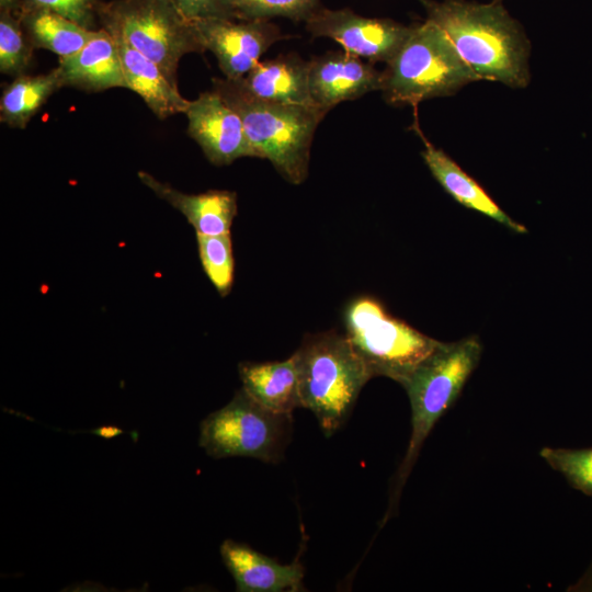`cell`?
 <instances>
[{"instance_id": "cell-21", "label": "cell", "mask_w": 592, "mask_h": 592, "mask_svg": "<svg viewBox=\"0 0 592 592\" xmlns=\"http://www.w3.org/2000/svg\"><path fill=\"white\" fill-rule=\"evenodd\" d=\"M61 87L57 67L44 75L15 77L0 99L1 122L12 128H25L48 98Z\"/></svg>"}, {"instance_id": "cell-16", "label": "cell", "mask_w": 592, "mask_h": 592, "mask_svg": "<svg viewBox=\"0 0 592 592\" xmlns=\"http://www.w3.org/2000/svg\"><path fill=\"white\" fill-rule=\"evenodd\" d=\"M309 61L296 54L259 61L238 79L252 95L271 102L315 106L308 86Z\"/></svg>"}, {"instance_id": "cell-12", "label": "cell", "mask_w": 592, "mask_h": 592, "mask_svg": "<svg viewBox=\"0 0 592 592\" xmlns=\"http://www.w3.org/2000/svg\"><path fill=\"white\" fill-rule=\"evenodd\" d=\"M383 71L346 52H328L309 60L308 86L315 106L326 114L337 104L380 91Z\"/></svg>"}, {"instance_id": "cell-28", "label": "cell", "mask_w": 592, "mask_h": 592, "mask_svg": "<svg viewBox=\"0 0 592 592\" xmlns=\"http://www.w3.org/2000/svg\"><path fill=\"white\" fill-rule=\"evenodd\" d=\"M21 0H0V7L1 9H11L13 10Z\"/></svg>"}, {"instance_id": "cell-3", "label": "cell", "mask_w": 592, "mask_h": 592, "mask_svg": "<svg viewBox=\"0 0 592 592\" xmlns=\"http://www.w3.org/2000/svg\"><path fill=\"white\" fill-rule=\"evenodd\" d=\"M481 352V342L475 335L456 342H440L402 383L410 401L411 435L384 522L392 515L424 441L459 397L479 363Z\"/></svg>"}, {"instance_id": "cell-9", "label": "cell", "mask_w": 592, "mask_h": 592, "mask_svg": "<svg viewBox=\"0 0 592 592\" xmlns=\"http://www.w3.org/2000/svg\"><path fill=\"white\" fill-rule=\"evenodd\" d=\"M314 37H328L361 59L388 64L398 53L411 27L387 19L365 18L350 9L318 8L305 21Z\"/></svg>"}, {"instance_id": "cell-13", "label": "cell", "mask_w": 592, "mask_h": 592, "mask_svg": "<svg viewBox=\"0 0 592 592\" xmlns=\"http://www.w3.org/2000/svg\"><path fill=\"white\" fill-rule=\"evenodd\" d=\"M223 562L238 592H297L303 590L304 567L296 559L281 565L243 543L226 539L220 545Z\"/></svg>"}, {"instance_id": "cell-11", "label": "cell", "mask_w": 592, "mask_h": 592, "mask_svg": "<svg viewBox=\"0 0 592 592\" xmlns=\"http://www.w3.org/2000/svg\"><path fill=\"white\" fill-rule=\"evenodd\" d=\"M185 114L189 135L210 163L226 166L242 157H257L239 115L214 89L190 101Z\"/></svg>"}, {"instance_id": "cell-15", "label": "cell", "mask_w": 592, "mask_h": 592, "mask_svg": "<svg viewBox=\"0 0 592 592\" xmlns=\"http://www.w3.org/2000/svg\"><path fill=\"white\" fill-rule=\"evenodd\" d=\"M139 180L158 197L184 215L196 235L219 236L230 234L237 215V194L228 190H209L186 194L160 182L151 174L139 171Z\"/></svg>"}, {"instance_id": "cell-24", "label": "cell", "mask_w": 592, "mask_h": 592, "mask_svg": "<svg viewBox=\"0 0 592 592\" xmlns=\"http://www.w3.org/2000/svg\"><path fill=\"white\" fill-rule=\"evenodd\" d=\"M542 458L576 489L592 497V447H544Z\"/></svg>"}, {"instance_id": "cell-26", "label": "cell", "mask_w": 592, "mask_h": 592, "mask_svg": "<svg viewBox=\"0 0 592 592\" xmlns=\"http://www.w3.org/2000/svg\"><path fill=\"white\" fill-rule=\"evenodd\" d=\"M18 5L53 11L89 30H93L100 7L96 0H21Z\"/></svg>"}, {"instance_id": "cell-2", "label": "cell", "mask_w": 592, "mask_h": 592, "mask_svg": "<svg viewBox=\"0 0 592 592\" xmlns=\"http://www.w3.org/2000/svg\"><path fill=\"white\" fill-rule=\"evenodd\" d=\"M213 89L239 115L255 156L267 159L287 182L303 183L314 135L326 113L317 106L259 99L239 80L214 78Z\"/></svg>"}, {"instance_id": "cell-1", "label": "cell", "mask_w": 592, "mask_h": 592, "mask_svg": "<svg viewBox=\"0 0 592 592\" xmlns=\"http://www.w3.org/2000/svg\"><path fill=\"white\" fill-rule=\"evenodd\" d=\"M428 20L439 25L481 80L511 88L530 83V43L514 20L496 4L457 1L428 3Z\"/></svg>"}, {"instance_id": "cell-25", "label": "cell", "mask_w": 592, "mask_h": 592, "mask_svg": "<svg viewBox=\"0 0 592 592\" xmlns=\"http://www.w3.org/2000/svg\"><path fill=\"white\" fill-rule=\"evenodd\" d=\"M238 19L270 20L283 16L306 21L318 8V0H235Z\"/></svg>"}, {"instance_id": "cell-19", "label": "cell", "mask_w": 592, "mask_h": 592, "mask_svg": "<svg viewBox=\"0 0 592 592\" xmlns=\"http://www.w3.org/2000/svg\"><path fill=\"white\" fill-rule=\"evenodd\" d=\"M242 388L266 409L292 415L301 407L298 374L292 355L284 361L253 363L238 366Z\"/></svg>"}, {"instance_id": "cell-23", "label": "cell", "mask_w": 592, "mask_h": 592, "mask_svg": "<svg viewBox=\"0 0 592 592\" xmlns=\"http://www.w3.org/2000/svg\"><path fill=\"white\" fill-rule=\"evenodd\" d=\"M11 9H1L0 14V71L19 77L29 67L32 49L20 18Z\"/></svg>"}, {"instance_id": "cell-4", "label": "cell", "mask_w": 592, "mask_h": 592, "mask_svg": "<svg viewBox=\"0 0 592 592\" xmlns=\"http://www.w3.org/2000/svg\"><path fill=\"white\" fill-rule=\"evenodd\" d=\"M293 356L301 407L316 415L329 437L346 421L373 377L346 335L334 330L307 334Z\"/></svg>"}, {"instance_id": "cell-17", "label": "cell", "mask_w": 592, "mask_h": 592, "mask_svg": "<svg viewBox=\"0 0 592 592\" xmlns=\"http://www.w3.org/2000/svg\"><path fill=\"white\" fill-rule=\"evenodd\" d=\"M114 39L122 61L125 88L140 95L159 119L185 113L190 101L181 95L178 86L169 80L161 68L124 41Z\"/></svg>"}, {"instance_id": "cell-27", "label": "cell", "mask_w": 592, "mask_h": 592, "mask_svg": "<svg viewBox=\"0 0 592 592\" xmlns=\"http://www.w3.org/2000/svg\"><path fill=\"white\" fill-rule=\"evenodd\" d=\"M190 22L238 19L235 0H170Z\"/></svg>"}, {"instance_id": "cell-5", "label": "cell", "mask_w": 592, "mask_h": 592, "mask_svg": "<svg viewBox=\"0 0 592 592\" xmlns=\"http://www.w3.org/2000/svg\"><path fill=\"white\" fill-rule=\"evenodd\" d=\"M386 65L380 91L394 105L417 106L481 80L443 30L430 20L411 27L398 53Z\"/></svg>"}, {"instance_id": "cell-18", "label": "cell", "mask_w": 592, "mask_h": 592, "mask_svg": "<svg viewBox=\"0 0 592 592\" xmlns=\"http://www.w3.org/2000/svg\"><path fill=\"white\" fill-rule=\"evenodd\" d=\"M417 133L424 143V149L421 155L425 164L434 179L455 201L469 209L486 215L515 232H527L524 225L513 220L504 213L488 193L452 158L425 139L419 128H417Z\"/></svg>"}, {"instance_id": "cell-6", "label": "cell", "mask_w": 592, "mask_h": 592, "mask_svg": "<svg viewBox=\"0 0 592 592\" xmlns=\"http://www.w3.org/2000/svg\"><path fill=\"white\" fill-rule=\"evenodd\" d=\"M343 323L344 334L372 377H388L400 385L441 342L394 317L371 296L350 300Z\"/></svg>"}, {"instance_id": "cell-8", "label": "cell", "mask_w": 592, "mask_h": 592, "mask_svg": "<svg viewBox=\"0 0 592 592\" xmlns=\"http://www.w3.org/2000/svg\"><path fill=\"white\" fill-rule=\"evenodd\" d=\"M292 415L275 413L242 387L201 423L198 445L214 458L250 457L276 463L282 456Z\"/></svg>"}, {"instance_id": "cell-14", "label": "cell", "mask_w": 592, "mask_h": 592, "mask_svg": "<svg viewBox=\"0 0 592 592\" xmlns=\"http://www.w3.org/2000/svg\"><path fill=\"white\" fill-rule=\"evenodd\" d=\"M62 86L89 92L125 88V78L114 37L105 30L94 31L87 44L72 55L59 58Z\"/></svg>"}, {"instance_id": "cell-22", "label": "cell", "mask_w": 592, "mask_h": 592, "mask_svg": "<svg viewBox=\"0 0 592 592\" xmlns=\"http://www.w3.org/2000/svg\"><path fill=\"white\" fill-rule=\"evenodd\" d=\"M198 257L203 270L220 296L231 291L235 260L230 234L219 236L196 235Z\"/></svg>"}, {"instance_id": "cell-20", "label": "cell", "mask_w": 592, "mask_h": 592, "mask_svg": "<svg viewBox=\"0 0 592 592\" xmlns=\"http://www.w3.org/2000/svg\"><path fill=\"white\" fill-rule=\"evenodd\" d=\"M19 18L32 46L50 50L59 58L78 52L94 33L46 9L20 5Z\"/></svg>"}, {"instance_id": "cell-7", "label": "cell", "mask_w": 592, "mask_h": 592, "mask_svg": "<svg viewBox=\"0 0 592 592\" xmlns=\"http://www.w3.org/2000/svg\"><path fill=\"white\" fill-rule=\"evenodd\" d=\"M98 15L103 29L157 64L177 86L181 58L205 52L193 23L170 0H113L100 4Z\"/></svg>"}, {"instance_id": "cell-10", "label": "cell", "mask_w": 592, "mask_h": 592, "mask_svg": "<svg viewBox=\"0 0 592 592\" xmlns=\"http://www.w3.org/2000/svg\"><path fill=\"white\" fill-rule=\"evenodd\" d=\"M205 50L217 58L225 78H243L284 35L269 20L209 19L192 22Z\"/></svg>"}]
</instances>
